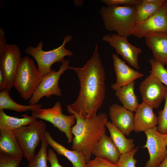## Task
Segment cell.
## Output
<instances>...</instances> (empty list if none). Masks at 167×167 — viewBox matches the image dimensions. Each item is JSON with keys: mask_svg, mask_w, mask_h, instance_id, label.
Listing matches in <instances>:
<instances>
[{"mask_svg": "<svg viewBox=\"0 0 167 167\" xmlns=\"http://www.w3.org/2000/svg\"><path fill=\"white\" fill-rule=\"evenodd\" d=\"M69 70L76 74L80 88L75 101L71 104H66L67 110H71L84 118H91L97 115L105 94V72L97 45L95 46L91 57L83 67L70 66Z\"/></svg>", "mask_w": 167, "mask_h": 167, "instance_id": "obj_1", "label": "cell"}, {"mask_svg": "<svg viewBox=\"0 0 167 167\" xmlns=\"http://www.w3.org/2000/svg\"><path fill=\"white\" fill-rule=\"evenodd\" d=\"M67 110L76 118V124L71 129L74 136L71 148L82 152L87 163L91 160L96 144L105 134L107 114L100 113L91 118L86 119L71 110Z\"/></svg>", "mask_w": 167, "mask_h": 167, "instance_id": "obj_2", "label": "cell"}, {"mask_svg": "<svg viewBox=\"0 0 167 167\" xmlns=\"http://www.w3.org/2000/svg\"><path fill=\"white\" fill-rule=\"evenodd\" d=\"M135 6H102L99 11L105 29L127 38L136 25Z\"/></svg>", "mask_w": 167, "mask_h": 167, "instance_id": "obj_3", "label": "cell"}, {"mask_svg": "<svg viewBox=\"0 0 167 167\" xmlns=\"http://www.w3.org/2000/svg\"><path fill=\"white\" fill-rule=\"evenodd\" d=\"M72 38V36L71 35L65 36L60 46L48 51L43 50V44L40 41L36 47L32 46L27 47L25 52L35 59L38 71L44 76L51 71V66L53 64L56 62L62 63L65 60V56L71 57L73 55V52L65 48L66 44L71 41Z\"/></svg>", "mask_w": 167, "mask_h": 167, "instance_id": "obj_4", "label": "cell"}, {"mask_svg": "<svg viewBox=\"0 0 167 167\" xmlns=\"http://www.w3.org/2000/svg\"><path fill=\"white\" fill-rule=\"evenodd\" d=\"M43 76L40 73L34 60L28 56L22 58L18 69L14 86L25 100L30 99Z\"/></svg>", "mask_w": 167, "mask_h": 167, "instance_id": "obj_5", "label": "cell"}, {"mask_svg": "<svg viewBox=\"0 0 167 167\" xmlns=\"http://www.w3.org/2000/svg\"><path fill=\"white\" fill-rule=\"evenodd\" d=\"M46 125L42 120L13 131L23 156L29 162L34 158L35 151L45 136Z\"/></svg>", "mask_w": 167, "mask_h": 167, "instance_id": "obj_6", "label": "cell"}, {"mask_svg": "<svg viewBox=\"0 0 167 167\" xmlns=\"http://www.w3.org/2000/svg\"><path fill=\"white\" fill-rule=\"evenodd\" d=\"M32 116L37 119L50 122L65 134L68 143L72 142L73 137L71 129L76 122L75 117L73 114L69 115L64 114L59 102H56L52 107L41 108L32 112Z\"/></svg>", "mask_w": 167, "mask_h": 167, "instance_id": "obj_7", "label": "cell"}, {"mask_svg": "<svg viewBox=\"0 0 167 167\" xmlns=\"http://www.w3.org/2000/svg\"><path fill=\"white\" fill-rule=\"evenodd\" d=\"M22 58L19 47L16 45L8 44L0 54V71L3 74L4 81L0 90L10 92L14 86L16 73Z\"/></svg>", "mask_w": 167, "mask_h": 167, "instance_id": "obj_8", "label": "cell"}, {"mask_svg": "<svg viewBox=\"0 0 167 167\" xmlns=\"http://www.w3.org/2000/svg\"><path fill=\"white\" fill-rule=\"evenodd\" d=\"M70 60H65L62 63L58 71L52 69L43 76V79L29 99L28 105L36 104L43 97L49 98L52 95L61 96L62 92L59 87V81L61 75L69 69Z\"/></svg>", "mask_w": 167, "mask_h": 167, "instance_id": "obj_9", "label": "cell"}, {"mask_svg": "<svg viewBox=\"0 0 167 167\" xmlns=\"http://www.w3.org/2000/svg\"><path fill=\"white\" fill-rule=\"evenodd\" d=\"M167 34V2L154 15L144 21L136 24L131 35L141 38L151 34Z\"/></svg>", "mask_w": 167, "mask_h": 167, "instance_id": "obj_10", "label": "cell"}, {"mask_svg": "<svg viewBox=\"0 0 167 167\" xmlns=\"http://www.w3.org/2000/svg\"><path fill=\"white\" fill-rule=\"evenodd\" d=\"M144 132L147 140L143 147L148 149L149 155V159L144 167H158L167 154V146L164 135L157 131L156 126Z\"/></svg>", "mask_w": 167, "mask_h": 167, "instance_id": "obj_11", "label": "cell"}, {"mask_svg": "<svg viewBox=\"0 0 167 167\" xmlns=\"http://www.w3.org/2000/svg\"><path fill=\"white\" fill-rule=\"evenodd\" d=\"M127 38L115 33L105 35L101 39L114 48L117 54L120 55L130 66L139 70L138 56L142 50L130 44Z\"/></svg>", "mask_w": 167, "mask_h": 167, "instance_id": "obj_12", "label": "cell"}, {"mask_svg": "<svg viewBox=\"0 0 167 167\" xmlns=\"http://www.w3.org/2000/svg\"><path fill=\"white\" fill-rule=\"evenodd\" d=\"M139 90L143 101L153 108H158L165 100L167 87L152 74L140 84Z\"/></svg>", "mask_w": 167, "mask_h": 167, "instance_id": "obj_13", "label": "cell"}, {"mask_svg": "<svg viewBox=\"0 0 167 167\" xmlns=\"http://www.w3.org/2000/svg\"><path fill=\"white\" fill-rule=\"evenodd\" d=\"M112 58L116 77V82L111 86L113 90L116 91L144 76L143 74L131 68L116 54H112Z\"/></svg>", "mask_w": 167, "mask_h": 167, "instance_id": "obj_14", "label": "cell"}, {"mask_svg": "<svg viewBox=\"0 0 167 167\" xmlns=\"http://www.w3.org/2000/svg\"><path fill=\"white\" fill-rule=\"evenodd\" d=\"M111 122L125 135L129 136L134 130V114L123 106L113 104L109 109Z\"/></svg>", "mask_w": 167, "mask_h": 167, "instance_id": "obj_15", "label": "cell"}, {"mask_svg": "<svg viewBox=\"0 0 167 167\" xmlns=\"http://www.w3.org/2000/svg\"><path fill=\"white\" fill-rule=\"evenodd\" d=\"M153 109L143 101L139 104L135 111L134 131L135 132H144L158 124V117Z\"/></svg>", "mask_w": 167, "mask_h": 167, "instance_id": "obj_16", "label": "cell"}, {"mask_svg": "<svg viewBox=\"0 0 167 167\" xmlns=\"http://www.w3.org/2000/svg\"><path fill=\"white\" fill-rule=\"evenodd\" d=\"M147 46L152 50L153 58L163 66L167 63V34L149 35L145 38Z\"/></svg>", "mask_w": 167, "mask_h": 167, "instance_id": "obj_17", "label": "cell"}, {"mask_svg": "<svg viewBox=\"0 0 167 167\" xmlns=\"http://www.w3.org/2000/svg\"><path fill=\"white\" fill-rule=\"evenodd\" d=\"M45 137L49 145L58 154L65 156L71 162L72 167H86L87 163L85 157L82 152L68 149L55 141L48 131H46L45 132Z\"/></svg>", "mask_w": 167, "mask_h": 167, "instance_id": "obj_18", "label": "cell"}, {"mask_svg": "<svg viewBox=\"0 0 167 167\" xmlns=\"http://www.w3.org/2000/svg\"><path fill=\"white\" fill-rule=\"evenodd\" d=\"M93 155L117 164L121 154L110 137L105 134L96 144Z\"/></svg>", "mask_w": 167, "mask_h": 167, "instance_id": "obj_19", "label": "cell"}, {"mask_svg": "<svg viewBox=\"0 0 167 167\" xmlns=\"http://www.w3.org/2000/svg\"><path fill=\"white\" fill-rule=\"evenodd\" d=\"M0 154L15 157H23L12 131L0 130Z\"/></svg>", "mask_w": 167, "mask_h": 167, "instance_id": "obj_20", "label": "cell"}, {"mask_svg": "<svg viewBox=\"0 0 167 167\" xmlns=\"http://www.w3.org/2000/svg\"><path fill=\"white\" fill-rule=\"evenodd\" d=\"M105 127L109 131L111 138L121 154L129 152L134 148V139L126 138L125 135L111 122L107 121Z\"/></svg>", "mask_w": 167, "mask_h": 167, "instance_id": "obj_21", "label": "cell"}, {"mask_svg": "<svg viewBox=\"0 0 167 167\" xmlns=\"http://www.w3.org/2000/svg\"><path fill=\"white\" fill-rule=\"evenodd\" d=\"M135 82L132 81L115 91V94L123 106L127 109L135 112L139 105L134 92Z\"/></svg>", "mask_w": 167, "mask_h": 167, "instance_id": "obj_22", "label": "cell"}, {"mask_svg": "<svg viewBox=\"0 0 167 167\" xmlns=\"http://www.w3.org/2000/svg\"><path fill=\"white\" fill-rule=\"evenodd\" d=\"M18 118L6 114L4 110H0V130L14 131L23 126L29 125L37 120L32 116L25 114Z\"/></svg>", "mask_w": 167, "mask_h": 167, "instance_id": "obj_23", "label": "cell"}, {"mask_svg": "<svg viewBox=\"0 0 167 167\" xmlns=\"http://www.w3.org/2000/svg\"><path fill=\"white\" fill-rule=\"evenodd\" d=\"M10 91L3 90L0 92V110L9 109L19 113L28 111L32 112L41 108L39 104L23 105L15 102L10 97Z\"/></svg>", "mask_w": 167, "mask_h": 167, "instance_id": "obj_24", "label": "cell"}, {"mask_svg": "<svg viewBox=\"0 0 167 167\" xmlns=\"http://www.w3.org/2000/svg\"><path fill=\"white\" fill-rule=\"evenodd\" d=\"M163 4H152L144 2L142 1L140 3L135 6L136 24L144 21L152 16L160 9Z\"/></svg>", "mask_w": 167, "mask_h": 167, "instance_id": "obj_25", "label": "cell"}, {"mask_svg": "<svg viewBox=\"0 0 167 167\" xmlns=\"http://www.w3.org/2000/svg\"><path fill=\"white\" fill-rule=\"evenodd\" d=\"M48 145L44 136L41 141L40 149L36 154L34 159L29 162L28 167H48L47 165Z\"/></svg>", "mask_w": 167, "mask_h": 167, "instance_id": "obj_26", "label": "cell"}, {"mask_svg": "<svg viewBox=\"0 0 167 167\" xmlns=\"http://www.w3.org/2000/svg\"><path fill=\"white\" fill-rule=\"evenodd\" d=\"M152 69L149 72L167 87V70L164 66L153 58L149 60Z\"/></svg>", "mask_w": 167, "mask_h": 167, "instance_id": "obj_27", "label": "cell"}, {"mask_svg": "<svg viewBox=\"0 0 167 167\" xmlns=\"http://www.w3.org/2000/svg\"><path fill=\"white\" fill-rule=\"evenodd\" d=\"M138 151V147L128 152L121 154L117 163L118 167H136L137 161L134 156Z\"/></svg>", "mask_w": 167, "mask_h": 167, "instance_id": "obj_28", "label": "cell"}, {"mask_svg": "<svg viewBox=\"0 0 167 167\" xmlns=\"http://www.w3.org/2000/svg\"><path fill=\"white\" fill-rule=\"evenodd\" d=\"M165 100L163 109L158 112V124L157 126V131L163 135L167 134V92Z\"/></svg>", "mask_w": 167, "mask_h": 167, "instance_id": "obj_29", "label": "cell"}, {"mask_svg": "<svg viewBox=\"0 0 167 167\" xmlns=\"http://www.w3.org/2000/svg\"><path fill=\"white\" fill-rule=\"evenodd\" d=\"M22 158L0 154V167H19Z\"/></svg>", "mask_w": 167, "mask_h": 167, "instance_id": "obj_30", "label": "cell"}, {"mask_svg": "<svg viewBox=\"0 0 167 167\" xmlns=\"http://www.w3.org/2000/svg\"><path fill=\"white\" fill-rule=\"evenodd\" d=\"M101 2L106 6H136L142 0H101Z\"/></svg>", "mask_w": 167, "mask_h": 167, "instance_id": "obj_31", "label": "cell"}, {"mask_svg": "<svg viewBox=\"0 0 167 167\" xmlns=\"http://www.w3.org/2000/svg\"><path fill=\"white\" fill-rule=\"evenodd\" d=\"M86 167H118L117 164L101 157H96L87 163Z\"/></svg>", "mask_w": 167, "mask_h": 167, "instance_id": "obj_32", "label": "cell"}, {"mask_svg": "<svg viewBox=\"0 0 167 167\" xmlns=\"http://www.w3.org/2000/svg\"><path fill=\"white\" fill-rule=\"evenodd\" d=\"M48 160L51 167H64L59 164L57 154L51 148L49 149L48 151Z\"/></svg>", "mask_w": 167, "mask_h": 167, "instance_id": "obj_33", "label": "cell"}, {"mask_svg": "<svg viewBox=\"0 0 167 167\" xmlns=\"http://www.w3.org/2000/svg\"><path fill=\"white\" fill-rule=\"evenodd\" d=\"M8 44L6 42L5 33L2 29L0 28V54L4 52Z\"/></svg>", "mask_w": 167, "mask_h": 167, "instance_id": "obj_34", "label": "cell"}, {"mask_svg": "<svg viewBox=\"0 0 167 167\" xmlns=\"http://www.w3.org/2000/svg\"><path fill=\"white\" fill-rule=\"evenodd\" d=\"M142 2L154 5H162L165 3L166 0H142Z\"/></svg>", "mask_w": 167, "mask_h": 167, "instance_id": "obj_35", "label": "cell"}, {"mask_svg": "<svg viewBox=\"0 0 167 167\" xmlns=\"http://www.w3.org/2000/svg\"><path fill=\"white\" fill-rule=\"evenodd\" d=\"M158 167H167V154L164 160Z\"/></svg>", "mask_w": 167, "mask_h": 167, "instance_id": "obj_36", "label": "cell"}, {"mask_svg": "<svg viewBox=\"0 0 167 167\" xmlns=\"http://www.w3.org/2000/svg\"><path fill=\"white\" fill-rule=\"evenodd\" d=\"M4 81V76L2 71H0V86L2 84Z\"/></svg>", "mask_w": 167, "mask_h": 167, "instance_id": "obj_37", "label": "cell"}, {"mask_svg": "<svg viewBox=\"0 0 167 167\" xmlns=\"http://www.w3.org/2000/svg\"><path fill=\"white\" fill-rule=\"evenodd\" d=\"M164 136L166 144L167 146V134L165 135H164Z\"/></svg>", "mask_w": 167, "mask_h": 167, "instance_id": "obj_38", "label": "cell"}, {"mask_svg": "<svg viewBox=\"0 0 167 167\" xmlns=\"http://www.w3.org/2000/svg\"><path fill=\"white\" fill-rule=\"evenodd\" d=\"M166 70H167V64H166Z\"/></svg>", "mask_w": 167, "mask_h": 167, "instance_id": "obj_39", "label": "cell"}, {"mask_svg": "<svg viewBox=\"0 0 167 167\" xmlns=\"http://www.w3.org/2000/svg\"><path fill=\"white\" fill-rule=\"evenodd\" d=\"M166 2H167V0H166Z\"/></svg>", "mask_w": 167, "mask_h": 167, "instance_id": "obj_40", "label": "cell"}]
</instances>
